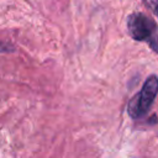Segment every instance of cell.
<instances>
[{"mask_svg":"<svg viewBox=\"0 0 158 158\" xmlns=\"http://www.w3.org/2000/svg\"><path fill=\"white\" fill-rule=\"evenodd\" d=\"M127 30L135 41L146 42L158 53V27L156 22L142 12H133L127 17Z\"/></svg>","mask_w":158,"mask_h":158,"instance_id":"6da1fadb","label":"cell"},{"mask_svg":"<svg viewBox=\"0 0 158 158\" xmlns=\"http://www.w3.org/2000/svg\"><path fill=\"white\" fill-rule=\"evenodd\" d=\"M158 94V77L152 74L149 75L141 90L130 100L127 111L132 118L143 117L152 107L153 101Z\"/></svg>","mask_w":158,"mask_h":158,"instance_id":"7a4b0ae2","label":"cell"},{"mask_svg":"<svg viewBox=\"0 0 158 158\" xmlns=\"http://www.w3.org/2000/svg\"><path fill=\"white\" fill-rule=\"evenodd\" d=\"M14 51H15V47L11 43L0 41V53H10V52H14Z\"/></svg>","mask_w":158,"mask_h":158,"instance_id":"3957f363","label":"cell"},{"mask_svg":"<svg viewBox=\"0 0 158 158\" xmlns=\"http://www.w3.org/2000/svg\"><path fill=\"white\" fill-rule=\"evenodd\" d=\"M143 2H144L146 6H147L148 9H151V10L156 14V16L158 17V0H143Z\"/></svg>","mask_w":158,"mask_h":158,"instance_id":"277c9868","label":"cell"}]
</instances>
